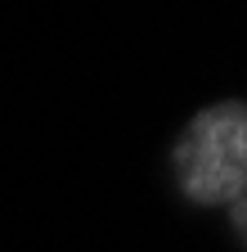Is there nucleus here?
Segmentation results:
<instances>
[{"instance_id": "obj_2", "label": "nucleus", "mask_w": 247, "mask_h": 252, "mask_svg": "<svg viewBox=\"0 0 247 252\" xmlns=\"http://www.w3.org/2000/svg\"><path fill=\"white\" fill-rule=\"evenodd\" d=\"M229 207H234V230H238V234H243V243H247V185L229 198Z\"/></svg>"}, {"instance_id": "obj_1", "label": "nucleus", "mask_w": 247, "mask_h": 252, "mask_svg": "<svg viewBox=\"0 0 247 252\" xmlns=\"http://www.w3.org/2000/svg\"><path fill=\"white\" fill-rule=\"evenodd\" d=\"M175 180L193 203H229L247 185V108H202L175 144Z\"/></svg>"}]
</instances>
